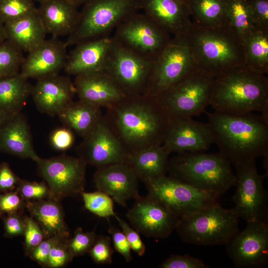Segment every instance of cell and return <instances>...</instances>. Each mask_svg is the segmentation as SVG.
<instances>
[{
  "instance_id": "cell-44",
  "label": "cell",
  "mask_w": 268,
  "mask_h": 268,
  "mask_svg": "<svg viewBox=\"0 0 268 268\" xmlns=\"http://www.w3.org/2000/svg\"><path fill=\"white\" fill-rule=\"evenodd\" d=\"M161 268H209L199 258L193 257L188 254L183 255H171L160 266Z\"/></svg>"
},
{
  "instance_id": "cell-35",
  "label": "cell",
  "mask_w": 268,
  "mask_h": 268,
  "mask_svg": "<svg viewBox=\"0 0 268 268\" xmlns=\"http://www.w3.org/2000/svg\"><path fill=\"white\" fill-rule=\"evenodd\" d=\"M85 208L94 214L107 219L117 214L114 209V201L106 193L97 190L81 193Z\"/></svg>"
},
{
  "instance_id": "cell-10",
  "label": "cell",
  "mask_w": 268,
  "mask_h": 268,
  "mask_svg": "<svg viewBox=\"0 0 268 268\" xmlns=\"http://www.w3.org/2000/svg\"><path fill=\"white\" fill-rule=\"evenodd\" d=\"M145 184L148 194L165 204L180 218L201 211L218 202L219 196L166 175Z\"/></svg>"
},
{
  "instance_id": "cell-16",
  "label": "cell",
  "mask_w": 268,
  "mask_h": 268,
  "mask_svg": "<svg viewBox=\"0 0 268 268\" xmlns=\"http://www.w3.org/2000/svg\"><path fill=\"white\" fill-rule=\"evenodd\" d=\"M126 217L138 232L155 239L168 237L176 229L180 219L165 204L148 194L135 200Z\"/></svg>"
},
{
  "instance_id": "cell-19",
  "label": "cell",
  "mask_w": 268,
  "mask_h": 268,
  "mask_svg": "<svg viewBox=\"0 0 268 268\" xmlns=\"http://www.w3.org/2000/svg\"><path fill=\"white\" fill-rule=\"evenodd\" d=\"M138 178L128 163H118L97 168L93 176V183L97 190L110 196L114 201L123 207L127 201L136 200L138 193Z\"/></svg>"
},
{
  "instance_id": "cell-53",
  "label": "cell",
  "mask_w": 268,
  "mask_h": 268,
  "mask_svg": "<svg viewBox=\"0 0 268 268\" xmlns=\"http://www.w3.org/2000/svg\"><path fill=\"white\" fill-rule=\"evenodd\" d=\"M6 40L4 24L0 19V44Z\"/></svg>"
},
{
  "instance_id": "cell-51",
  "label": "cell",
  "mask_w": 268,
  "mask_h": 268,
  "mask_svg": "<svg viewBox=\"0 0 268 268\" xmlns=\"http://www.w3.org/2000/svg\"><path fill=\"white\" fill-rule=\"evenodd\" d=\"M21 180L7 162L0 164V193L15 190Z\"/></svg>"
},
{
  "instance_id": "cell-31",
  "label": "cell",
  "mask_w": 268,
  "mask_h": 268,
  "mask_svg": "<svg viewBox=\"0 0 268 268\" xmlns=\"http://www.w3.org/2000/svg\"><path fill=\"white\" fill-rule=\"evenodd\" d=\"M32 86L20 72L0 77V110L11 114L21 112Z\"/></svg>"
},
{
  "instance_id": "cell-39",
  "label": "cell",
  "mask_w": 268,
  "mask_h": 268,
  "mask_svg": "<svg viewBox=\"0 0 268 268\" xmlns=\"http://www.w3.org/2000/svg\"><path fill=\"white\" fill-rule=\"evenodd\" d=\"M24 222L23 247L26 256L37 246L45 236L37 222L30 216H23Z\"/></svg>"
},
{
  "instance_id": "cell-47",
  "label": "cell",
  "mask_w": 268,
  "mask_h": 268,
  "mask_svg": "<svg viewBox=\"0 0 268 268\" xmlns=\"http://www.w3.org/2000/svg\"><path fill=\"white\" fill-rule=\"evenodd\" d=\"M107 220L109 223L108 231L112 236V242L115 250L123 257L127 262H130L133 259L131 248L124 233L112 225L109 219Z\"/></svg>"
},
{
  "instance_id": "cell-15",
  "label": "cell",
  "mask_w": 268,
  "mask_h": 268,
  "mask_svg": "<svg viewBox=\"0 0 268 268\" xmlns=\"http://www.w3.org/2000/svg\"><path fill=\"white\" fill-rule=\"evenodd\" d=\"M247 224L225 244L227 254L237 268H263L268 262V220Z\"/></svg>"
},
{
  "instance_id": "cell-1",
  "label": "cell",
  "mask_w": 268,
  "mask_h": 268,
  "mask_svg": "<svg viewBox=\"0 0 268 268\" xmlns=\"http://www.w3.org/2000/svg\"><path fill=\"white\" fill-rule=\"evenodd\" d=\"M107 109L104 117L130 155L163 144L171 118L156 97L126 95Z\"/></svg>"
},
{
  "instance_id": "cell-6",
  "label": "cell",
  "mask_w": 268,
  "mask_h": 268,
  "mask_svg": "<svg viewBox=\"0 0 268 268\" xmlns=\"http://www.w3.org/2000/svg\"><path fill=\"white\" fill-rule=\"evenodd\" d=\"M240 217L234 208L218 202L180 218L176 230L182 241L203 246L225 245L238 231Z\"/></svg>"
},
{
  "instance_id": "cell-36",
  "label": "cell",
  "mask_w": 268,
  "mask_h": 268,
  "mask_svg": "<svg viewBox=\"0 0 268 268\" xmlns=\"http://www.w3.org/2000/svg\"><path fill=\"white\" fill-rule=\"evenodd\" d=\"M23 51L6 40L0 44V77L20 72Z\"/></svg>"
},
{
  "instance_id": "cell-32",
  "label": "cell",
  "mask_w": 268,
  "mask_h": 268,
  "mask_svg": "<svg viewBox=\"0 0 268 268\" xmlns=\"http://www.w3.org/2000/svg\"><path fill=\"white\" fill-rule=\"evenodd\" d=\"M245 67L257 73H268V31L256 29L243 39Z\"/></svg>"
},
{
  "instance_id": "cell-27",
  "label": "cell",
  "mask_w": 268,
  "mask_h": 268,
  "mask_svg": "<svg viewBox=\"0 0 268 268\" xmlns=\"http://www.w3.org/2000/svg\"><path fill=\"white\" fill-rule=\"evenodd\" d=\"M25 208L39 224L46 238L57 236L69 238L70 230L65 220L61 202L51 198L27 201Z\"/></svg>"
},
{
  "instance_id": "cell-52",
  "label": "cell",
  "mask_w": 268,
  "mask_h": 268,
  "mask_svg": "<svg viewBox=\"0 0 268 268\" xmlns=\"http://www.w3.org/2000/svg\"><path fill=\"white\" fill-rule=\"evenodd\" d=\"M12 115L4 111L0 110V127Z\"/></svg>"
},
{
  "instance_id": "cell-26",
  "label": "cell",
  "mask_w": 268,
  "mask_h": 268,
  "mask_svg": "<svg viewBox=\"0 0 268 268\" xmlns=\"http://www.w3.org/2000/svg\"><path fill=\"white\" fill-rule=\"evenodd\" d=\"M77 7L69 0H45L37 11L47 34L58 38L74 30L80 17Z\"/></svg>"
},
{
  "instance_id": "cell-49",
  "label": "cell",
  "mask_w": 268,
  "mask_h": 268,
  "mask_svg": "<svg viewBox=\"0 0 268 268\" xmlns=\"http://www.w3.org/2000/svg\"><path fill=\"white\" fill-rule=\"evenodd\" d=\"M4 236L13 238L23 235L24 222L22 214L15 213L2 216Z\"/></svg>"
},
{
  "instance_id": "cell-37",
  "label": "cell",
  "mask_w": 268,
  "mask_h": 268,
  "mask_svg": "<svg viewBox=\"0 0 268 268\" xmlns=\"http://www.w3.org/2000/svg\"><path fill=\"white\" fill-rule=\"evenodd\" d=\"M30 0H0V19L3 23L15 20L36 12Z\"/></svg>"
},
{
  "instance_id": "cell-20",
  "label": "cell",
  "mask_w": 268,
  "mask_h": 268,
  "mask_svg": "<svg viewBox=\"0 0 268 268\" xmlns=\"http://www.w3.org/2000/svg\"><path fill=\"white\" fill-rule=\"evenodd\" d=\"M67 47L58 37L45 39L24 57L20 73L28 79H37L59 74L66 63Z\"/></svg>"
},
{
  "instance_id": "cell-45",
  "label": "cell",
  "mask_w": 268,
  "mask_h": 268,
  "mask_svg": "<svg viewBox=\"0 0 268 268\" xmlns=\"http://www.w3.org/2000/svg\"><path fill=\"white\" fill-rule=\"evenodd\" d=\"M257 29L268 31V0H247Z\"/></svg>"
},
{
  "instance_id": "cell-2",
  "label": "cell",
  "mask_w": 268,
  "mask_h": 268,
  "mask_svg": "<svg viewBox=\"0 0 268 268\" xmlns=\"http://www.w3.org/2000/svg\"><path fill=\"white\" fill-rule=\"evenodd\" d=\"M206 114L214 143L231 163L255 160L268 153V123L261 115L215 111Z\"/></svg>"
},
{
  "instance_id": "cell-5",
  "label": "cell",
  "mask_w": 268,
  "mask_h": 268,
  "mask_svg": "<svg viewBox=\"0 0 268 268\" xmlns=\"http://www.w3.org/2000/svg\"><path fill=\"white\" fill-rule=\"evenodd\" d=\"M231 164L219 153L183 152L169 159L167 173L180 181L220 196L234 186L235 175Z\"/></svg>"
},
{
  "instance_id": "cell-56",
  "label": "cell",
  "mask_w": 268,
  "mask_h": 268,
  "mask_svg": "<svg viewBox=\"0 0 268 268\" xmlns=\"http://www.w3.org/2000/svg\"><path fill=\"white\" fill-rule=\"evenodd\" d=\"M181 0L187 4L188 2H189L190 0Z\"/></svg>"
},
{
  "instance_id": "cell-13",
  "label": "cell",
  "mask_w": 268,
  "mask_h": 268,
  "mask_svg": "<svg viewBox=\"0 0 268 268\" xmlns=\"http://www.w3.org/2000/svg\"><path fill=\"white\" fill-rule=\"evenodd\" d=\"M196 67L191 50L184 39L172 37L153 61L145 94L158 96Z\"/></svg>"
},
{
  "instance_id": "cell-46",
  "label": "cell",
  "mask_w": 268,
  "mask_h": 268,
  "mask_svg": "<svg viewBox=\"0 0 268 268\" xmlns=\"http://www.w3.org/2000/svg\"><path fill=\"white\" fill-rule=\"evenodd\" d=\"M62 238H64L57 236L45 238L30 253L28 256L31 259L37 262L41 267L47 268L48 258L51 249Z\"/></svg>"
},
{
  "instance_id": "cell-12",
  "label": "cell",
  "mask_w": 268,
  "mask_h": 268,
  "mask_svg": "<svg viewBox=\"0 0 268 268\" xmlns=\"http://www.w3.org/2000/svg\"><path fill=\"white\" fill-rule=\"evenodd\" d=\"M35 162L38 174L49 189L51 199L61 202L84 191L87 164L79 157L64 154L39 157Z\"/></svg>"
},
{
  "instance_id": "cell-17",
  "label": "cell",
  "mask_w": 268,
  "mask_h": 268,
  "mask_svg": "<svg viewBox=\"0 0 268 268\" xmlns=\"http://www.w3.org/2000/svg\"><path fill=\"white\" fill-rule=\"evenodd\" d=\"M76 148L78 157L97 168L128 163L130 154L108 125L104 116Z\"/></svg>"
},
{
  "instance_id": "cell-14",
  "label": "cell",
  "mask_w": 268,
  "mask_h": 268,
  "mask_svg": "<svg viewBox=\"0 0 268 268\" xmlns=\"http://www.w3.org/2000/svg\"><path fill=\"white\" fill-rule=\"evenodd\" d=\"M112 39L104 71L126 95L145 94L153 61L137 55Z\"/></svg>"
},
{
  "instance_id": "cell-18",
  "label": "cell",
  "mask_w": 268,
  "mask_h": 268,
  "mask_svg": "<svg viewBox=\"0 0 268 268\" xmlns=\"http://www.w3.org/2000/svg\"><path fill=\"white\" fill-rule=\"evenodd\" d=\"M213 143V134L208 123L184 117L171 119L163 145L170 154L204 152Z\"/></svg>"
},
{
  "instance_id": "cell-50",
  "label": "cell",
  "mask_w": 268,
  "mask_h": 268,
  "mask_svg": "<svg viewBox=\"0 0 268 268\" xmlns=\"http://www.w3.org/2000/svg\"><path fill=\"white\" fill-rule=\"evenodd\" d=\"M50 142L57 150L65 151L74 142V135L71 130L67 127L55 130L50 135Z\"/></svg>"
},
{
  "instance_id": "cell-23",
  "label": "cell",
  "mask_w": 268,
  "mask_h": 268,
  "mask_svg": "<svg viewBox=\"0 0 268 268\" xmlns=\"http://www.w3.org/2000/svg\"><path fill=\"white\" fill-rule=\"evenodd\" d=\"M141 9L172 37L183 38L192 21L188 5L181 0H140Z\"/></svg>"
},
{
  "instance_id": "cell-4",
  "label": "cell",
  "mask_w": 268,
  "mask_h": 268,
  "mask_svg": "<svg viewBox=\"0 0 268 268\" xmlns=\"http://www.w3.org/2000/svg\"><path fill=\"white\" fill-rule=\"evenodd\" d=\"M268 105V78L246 67L214 79L210 105L215 111L261 112Z\"/></svg>"
},
{
  "instance_id": "cell-54",
  "label": "cell",
  "mask_w": 268,
  "mask_h": 268,
  "mask_svg": "<svg viewBox=\"0 0 268 268\" xmlns=\"http://www.w3.org/2000/svg\"><path fill=\"white\" fill-rule=\"evenodd\" d=\"M77 6L83 4L87 0H69Z\"/></svg>"
},
{
  "instance_id": "cell-9",
  "label": "cell",
  "mask_w": 268,
  "mask_h": 268,
  "mask_svg": "<svg viewBox=\"0 0 268 268\" xmlns=\"http://www.w3.org/2000/svg\"><path fill=\"white\" fill-rule=\"evenodd\" d=\"M113 37L137 55L154 61L171 40V35L145 13H134L115 29Z\"/></svg>"
},
{
  "instance_id": "cell-33",
  "label": "cell",
  "mask_w": 268,
  "mask_h": 268,
  "mask_svg": "<svg viewBox=\"0 0 268 268\" xmlns=\"http://www.w3.org/2000/svg\"><path fill=\"white\" fill-rule=\"evenodd\" d=\"M226 0H190L187 3L193 22L205 27L226 24Z\"/></svg>"
},
{
  "instance_id": "cell-3",
  "label": "cell",
  "mask_w": 268,
  "mask_h": 268,
  "mask_svg": "<svg viewBox=\"0 0 268 268\" xmlns=\"http://www.w3.org/2000/svg\"><path fill=\"white\" fill-rule=\"evenodd\" d=\"M182 38L197 68L212 78L245 67L243 40L228 24L209 27L192 22Z\"/></svg>"
},
{
  "instance_id": "cell-48",
  "label": "cell",
  "mask_w": 268,
  "mask_h": 268,
  "mask_svg": "<svg viewBox=\"0 0 268 268\" xmlns=\"http://www.w3.org/2000/svg\"><path fill=\"white\" fill-rule=\"evenodd\" d=\"M124 233L131 250L139 256H142L145 252V246L141 240L136 230L131 227L129 224L118 215L115 217Z\"/></svg>"
},
{
  "instance_id": "cell-34",
  "label": "cell",
  "mask_w": 268,
  "mask_h": 268,
  "mask_svg": "<svg viewBox=\"0 0 268 268\" xmlns=\"http://www.w3.org/2000/svg\"><path fill=\"white\" fill-rule=\"evenodd\" d=\"M226 17L227 23L242 39L257 29L247 0H226Z\"/></svg>"
},
{
  "instance_id": "cell-28",
  "label": "cell",
  "mask_w": 268,
  "mask_h": 268,
  "mask_svg": "<svg viewBox=\"0 0 268 268\" xmlns=\"http://www.w3.org/2000/svg\"><path fill=\"white\" fill-rule=\"evenodd\" d=\"M4 27L6 40L28 53L43 42L47 34L37 10L4 23Z\"/></svg>"
},
{
  "instance_id": "cell-55",
  "label": "cell",
  "mask_w": 268,
  "mask_h": 268,
  "mask_svg": "<svg viewBox=\"0 0 268 268\" xmlns=\"http://www.w3.org/2000/svg\"><path fill=\"white\" fill-rule=\"evenodd\" d=\"M32 1L35 2H38L39 3L42 2V1H44L45 0H30Z\"/></svg>"
},
{
  "instance_id": "cell-30",
  "label": "cell",
  "mask_w": 268,
  "mask_h": 268,
  "mask_svg": "<svg viewBox=\"0 0 268 268\" xmlns=\"http://www.w3.org/2000/svg\"><path fill=\"white\" fill-rule=\"evenodd\" d=\"M58 116L65 127L83 138L93 131L103 117L100 107L80 100L73 101Z\"/></svg>"
},
{
  "instance_id": "cell-38",
  "label": "cell",
  "mask_w": 268,
  "mask_h": 268,
  "mask_svg": "<svg viewBox=\"0 0 268 268\" xmlns=\"http://www.w3.org/2000/svg\"><path fill=\"white\" fill-rule=\"evenodd\" d=\"M96 237L94 231L84 232L82 228L78 227L73 237L67 239V246L74 257L80 256L88 253Z\"/></svg>"
},
{
  "instance_id": "cell-29",
  "label": "cell",
  "mask_w": 268,
  "mask_h": 268,
  "mask_svg": "<svg viewBox=\"0 0 268 268\" xmlns=\"http://www.w3.org/2000/svg\"><path fill=\"white\" fill-rule=\"evenodd\" d=\"M169 154L163 144L152 146L131 154L128 163L145 183L166 175Z\"/></svg>"
},
{
  "instance_id": "cell-7",
  "label": "cell",
  "mask_w": 268,
  "mask_h": 268,
  "mask_svg": "<svg viewBox=\"0 0 268 268\" xmlns=\"http://www.w3.org/2000/svg\"><path fill=\"white\" fill-rule=\"evenodd\" d=\"M141 9L140 0H87L78 23L66 43L75 45L85 41L106 37L125 19Z\"/></svg>"
},
{
  "instance_id": "cell-24",
  "label": "cell",
  "mask_w": 268,
  "mask_h": 268,
  "mask_svg": "<svg viewBox=\"0 0 268 268\" xmlns=\"http://www.w3.org/2000/svg\"><path fill=\"white\" fill-rule=\"evenodd\" d=\"M74 85L79 100L108 108L126 96L104 71L75 76Z\"/></svg>"
},
{
  "instance_id": "cell-43",
  "label": "cell",
  "mask_w": 268,
  "mask_h": 268,
  "mask_svg": "<svg viewBox=\"0 0 268 268\" xmlns=\"http://www.w3.org/2000/svg\"><path fill=\"white\" fill-rule=\"evenodd\" d=\"M25 208V201L16 190L0 193V218L15 213L23 214Z\"/></svg>"
},
{
  "instance_id": "cell-25",
  "label": "cell",
  "mask_w": 268,
  "mask_h": 268,
  "mask_svg": "<svg viewBox=\"0 0 268 268\" xmlns=\"http://www.w3.org/2000/svg\"><path fill=\"white\" fill-rule=\"evenodd\" d=\"M32 138L25 116L21 112L13 114L0 127V152L36 162L40 157Z\"/></svg>"
},
{
  "instance_id": "cell-21",
  "label": "cell",
  "mask_w": 268,
  "mask_h": 268,
  "mask_svg": "<svg viewBox=\"0 0 268 268\" xmlns=\"http://www.w3.org/2000/svg\"><path fill=\"white\" fill-rule=\"evenodd\" d=\"M75 94L74 83L59 74L38 79L31 94L37 109L52 116H58L70 105Z\"/></svg>"
},
{
  "instance_id": "cell-41",
  "label": "cell",
  "mask_w": 268,
  "mask_h": 268,
  "mask_svg": "<svg viewBox=\"0 0 268 268\" xmlns=\"http://www.w3.org/2000/svg\"><path fill=\"white\" fill-rule=\"evenodd\" d=\"M16 190L25 201L51 198L49 189L45 182L21 180Z\"/></svg>"
},
{
  "instance_id": "cell-22",
  "label": "cell",
  "mask_w": 268,
  "mask_h": 268,
  "mask_svg": "<svg viewBox=\"0 0 268 268\" xmlns=\"http://www.w3.org/2000/svg\"><path fill=\"white\" fill-rule=\"evenodd\" d=\"M112 43V37L106 36L75 45L67 55L64 69L75 76L104 71Z\"/></svg>"
},
{
  "instance_id": "cell-40",
  "label": "cell",
  "mask_w": 268,
  "mask_h": 268,
  "mask_svg": "<svg viewBox=\"0 0 268 268\" xmlns=\"http://www.w3.org/2000/svg\"><path fill=\"white\" fill-rule=\"evenodd\" d=\"M111 238L100 235L88 253L92 260L97 264H111L113 253Z\"/></svg>"
},
{
  "instance_id": "cell-42",
  "label": "cell",
  "mask_w": 268,
  "mask_h": 268,
  "mask_svg": "<svg viewBox=\"0 0 268 268\" xmlns=\"http://www.w3.org/2000/svg\"><path fill=\"white\" fill-rule=\"evenodd\" d=\"M68 239H61L53 247L49 256L47 268H62L72 261L74 257L67 246Z\"/></svg>"
},
{
  "instance_id": "cell-8",
  "label": "cell",
  "mask_w": 268,
  "mask_h": 268,
  "mask_svg": "<svg viewBox=\"0 0 268 268\" xmlns=\"http://www.w3.org/2000/svg\"><path fill=\"white\" fill-rule=\"evenodd\" d=\"M213 80L196 67L156 97L171 119L198 116L210 105Z\"/></svg>"
},
{
  "instance_id": "cell-11",
  "label": "cell",
  "mask_w": 268,
  "mask_h": 268,
  "mask_svg": "<svg viewBox=\"0 0 268 268\" xmlns=\"http://www.w3.org/2000/svg\"><path fill=\"white\" fill-rule=\"evenodd\" d=\"M234 165L236 191L232 199L239 217L247 223L268 220V196L264 185L266 175L259 173L255 160Z\"/></svg>"
}]
</instances>
